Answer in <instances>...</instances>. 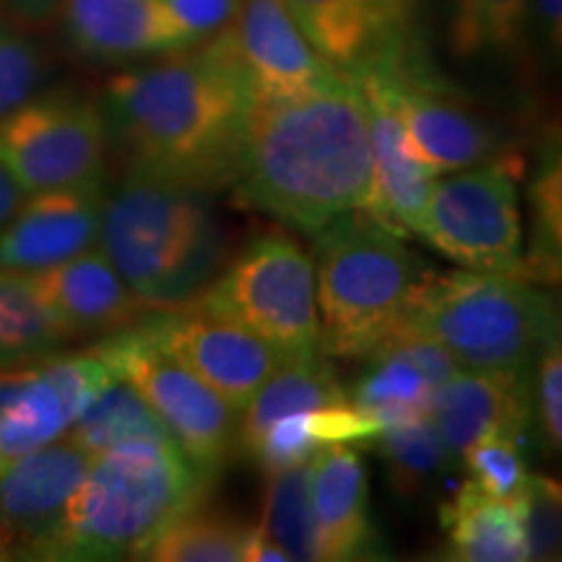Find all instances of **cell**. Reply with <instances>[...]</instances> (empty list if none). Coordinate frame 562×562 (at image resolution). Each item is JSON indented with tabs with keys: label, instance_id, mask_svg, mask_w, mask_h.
<instances>
[{
	"label": "cell",
	"instance_id": "cell-31",
	"mask_svg": "<svg viewBox=\"0 0 562 562\" xmlns=\"http://www.w3.org/2000/svg\"><path fill=\"white\" fill-rule=\"evenodd\" d=\"M368 442H375L389 463L393 487L406 497L427 487L451 459L430 414L383 425Z\"/></svg>",
	"mask_w": 562,
	"mask_h": 562
},
{
	"label": "cell",
	"instance_id": "cell-18",
	"mask_svg": "<svg viewBox=\"0 0 562 562\" xmlns=\"http://www.w3.org/2000/svg\"><path fill=\"white\" fill-rule=\"evenodd\" d=\"M110 375L94 349L45 357L34 381L0 414V472L34 448L63 438Z\"/></svg>",
	"mask_w": 562,
	"mask_h": 562
},
{
	"label": "cell",
	"instance_id": "cell-41",
	"mask_svg": "<svg viewBox=\"0 0 562 562\" xmlns=\"http://www.w3.org/2000/svg\"><path fill=\"white\" fill-rule=\"evenodd\" d=\"M24 191L19 188V182L11 178V172L0 165V232L5 229V224L13 220L16 209L24 201Z\"/></svg>",
	"mask_w": 562,
	"mask_h": 562
},
{
	"label": "cell",
	"instance_id": "cell-21",
	"mask_svg": "<svg viewBox=\"0 0 562 562\" xmlns=\"http://www.w3.org/2000/svg\"><path fill=\"white\" fill-rule=\"evenodd\" d=\"M531 372H484L461 368L432 393L430 417L448 453L463 456L487 432L524 442L531 419Z\"/></svg>",
	"mask_w": 562,
	"mask_h": 562
},
{
	"label": "cell",
	"instance_id": "cell-33",
	"mask_svg": "<svg viewBox=\"0 0 562 562\" xmlns=\"http://www.w3.org/2000/svg\"><path fill=\"white\" fill-rule=\"evenodd\" d=\"M521 446L524 442L508 432H487L474 440L461 459L467 461L474 482L484 492L501 497V501L516 503L529 480Z\"/></svg>",
	"mask_w": 562,
	"mask_h": 562
},
{
	"label": "cell",
	"instance_id": "cell-29",
	"mask_svg": "<svg viewBox=\"0 0 562 562\" xmlns=\"http://www.w3.org/2000/svg\"><path fill=\"white\" fill-rule=\"evenodd\" d=\"M70 336L55 323L16 271L0 269V362H37L58 355Z\"/></svg>",
	"mask_w": 562,
	"mask_h": 562
},
{
	"label": "cell",
	"instance_id": "cell-6",
	"mask_svg": "<svg viewBox=\"0 0 562 562\" xmlns=\"http://www.w3.org/2000/svg\"><path fill=\"white\" fill-rule=\"evenodd\" d=\"M398 331L438 341L461 368L531 372L544 341L560 334V323L550 294L526 279L463 269L448 277L430 273Z\"/></svg>",
	"mask_w": 562,
	"mask_h": 562
},
{
	"label": "cell",
	"instance_id": "cell-12",
	"mask_svg": "<svg viewBox=\"0 0 562 562\" xmlns=\"http://www.w3.org/2000/svg\"><path fill=\"white\" fill-rule=\"evenodd\" d=\"M360 94L368 117L372 149V195L364 214L396 235H419L435 175L414 157L393 81L383 63H372L347 74Z\"/></svg>",
	"mask_w": 562,
	"mask_h": 562
},
{
	"label": "cell",
	"instance_id": "cell-5",
	"mask_svg": "<svg viewBox=\"0 0 562 562\" xmlns=\"http://www.w3.org/2000/svg\"><path fill=\"white\" fill-rule=\"evenodd\" d=\"M315 237V307L321 351L360 360L404 326L430 271L364 211L326 224Z\"/></svg>",
	"mask_w": 562,
	"mask_h": 562
},
{
	"label": "cell",
	"instance_id": "cell-10",
	"mask_svg": "<svg viewBox=\"0 0 562 562\" xmlns=\"http://www.w3.org/2000/svg\"><path fill=\"white\" fill-rule=\"evenodd\" d=\"M108 149L102 104L76 91L34 94L0 121V165L24 193L102 180Z\"/></svg>",
	"mask_w": 562,
	"mask_h": 562
},
{
	"label": "cell",
	"instance_id": "cell-7",
	"mask_svg": "<svg viewBox=\"0 0 562 562\" xmlns=\"http://www.w3.org/2000/svg\"><path fill=\"white\" fill-rule=\"evenodd\" d=\"M188 305L248 328L277 351L281 362L321 355L315 269L290 237L252 240Z\"/></svg>",
	"mask_w": 562,
	"mask_h": 562
},
{
	"label": "cell",
	"instance_id": "cell-37",
	"mask_svg": "<svg viewBox=\"0 0 562 562\" xmlns=\"http://www.w3.org/2000/svg\"><path fill=\"white\" fill-rule=\"evenodd\" d=\"M537 406L539 422H542V435L547 448L560 451L562 446V347L560 334L544 341L537 357Z\"/></svg>",
	"mask_w": 562,
	"mask_h": 562
},
{
	"label": "cell",
	"instance_id": "cell-35",
	"mask_svg": "<svg viewBox=\"0 0 562 562\" xmlns=\"http://www.w3.org/2000/svg\"><path fill=\"white\" fill-rule=\"evenodd\" d=\"M529 560H552L560 552V484L542 474H529L516 501Z\"/></svg>",
	"mask_w": 562,
	"mask_h": 562
},
{
	"label": "cell",
	"instance_id": "cell-17",
	"mask_svg": "<svg viewBox=\"0 0 562 562\" xmlns=\"http://www.w3.org/2000/svg\"><path fill=\"white\" fill-rule=\"evenodd\" d=\"M311 45L339 74L414 47L419 0H284Z\"/></svg>",
	"mask_w": 562,
	"mask_h": 562
},
{
	"label": "cell",
	"instance_id": "cell-2",
	"mask_svg": "<svg viewBox=\"0 0 562 562\" xmlns=\"http://www.w3.org/2000/svg\"><path fill=\"white\" fill-rule=\"evenodd\" d=\"M235 195L286 227L318 232L372 195L368 117L347 76L331 87L258 102Z\"/></svg>",
	"mask_w": 562,
	"mask_h": 562
},
{
	"label": "cell",
	"instance_id": "cell-34",
	"mask_svg": "<svg viewBox=\"0 0 562 562\" xmlns=\"http://www.w3.org/2000/svg\"><path fill=\"white\" fill-rule=\"evenodd\" d=\"M45 70L37 42L0 21V121L37 94Z\"/></svg>",
	"mask_w": 562,
	"mask_h": 562
},
{
	"label": "cell",
	"instance_id": "cell-39",
	"mask_svg": "<svg viewBox=\"0 0 562 562\" xmlns=\"http://www.w3.org/2000/svg\"><path fill=\"white\" fill-rule=\"evenodd\" d=\"M40 362H0V414L16 402L37 375Z\"/></svg>",
	"mask_w": 562,
	"mask_h": 562
},
{
	"label": "cell",
	"instance_id": "cell-38",
	"mask_svg": "<svg viewBox=\"0 0 562 562\" xmlns=\"http://www.w3.org/2000/svg\"><path fill=\"white\" fill-rule=\"evenodd\" d=\"M531 26L542 37L547 53L560 55L562 47V0H531Z\"/></svg>",
	"mask_w": 562,
	"mask_h": 562
},
{
	"label": "cell",
	"instance_id": "cell-32",
	"mask_svg": "<svg viewBox=\"0 0 562 562\" xmlns=\"http://www.w3.org/2000/svg\"><path fill=\"white\" fill-rule=\"evenodd\" d=\"M560 151L558 140L547 144L531 186V252L524 256L526 281L560 279L562 248V191H560Z\"/></svg>",
	"mask_w": 562,
	"mask_h": 562
},
{
	"label": "cell",
	"instance_id": "cell-16",
	"mask_svg": "<svg viewBox=\"0 0 562 562\" xmlns=\"http://www.w3.org/2000/svg\"><path fill=\"white\" fill-rule=\"evenodd\" d=\"M94 456L58 438L0 472V560H26L53 529Z\"/></svg>",
	"mask_w": 562,
	"mask_h": 562
},
{
	"label": "cell",
	"instance_id": "cell-40",
	"mask_svg": "<svg viewBox=\"0 0 562 562\" xmlns=\"http://www.w3.org/2000/svg\"><path fill=\"white\" fill-rule=\"evenodd\" d=\"M245 562H290L286 552L273 542V539L266 533L261 526H250L248 539H245Z\"/></svg>",
	"mask_w": 562,
	"mask_h": 562
},
{
	"label": "cell",
	"instance_id": "cell-27",
	"mask_svg": "<svg viewBox=\"0 0 562 562\" xmlns=\"http://www.w3.org/2000/svg\"><path fill=\"white\" fill-rule=\"evenodd\" d=\"M531 26V0H448V45L461 60L510 58Z\"/></svg>",
	"mask_w": 562,
	"mask_h": 562
},
{
	"label": "cell",
	"instance_id": "cell-4",
	"mask_svg": "<svg viewBox=\"0 0 562 562\" xmlns=\"http://www.w3.org/2000/svg\"><path fill=\"white\" fill-rule=\"evenodd\" d=\"M97 245L146 311L188 305L224 263L209 193L138 172L104 195Z\"/></svg>",
	"mask_w": 562,
	"mask_h": 562
},
{
	"label": "cell",
	"instance_id": "cell-28",
	"mask_svg": "<svg viewBox=\"0 0 562 562\" xmlns=\"http://www.w3.org/2000/svg\"><path fill=\"white\" fill-rule=\"evenodd\" d=\"M250 526L199 508L165 526L133 560L151 562H237L245 554Z\"/></svg>",
	"mask_w": 562,
	"mask_h": 562
},
{
	"label": "cell",
	"instance_id": "cell-1",
	"mask_svg": "<svg viewBox=\"0 0 562 562\" xmlns=\"http://www.w3.org/2000/svg\"><path fill=\"white\" fill-rule=\"evenodd\" d=\"M100 104L110 144L128 172L203 193L224 191L240 178L256 97L232 26L112 76Z\"/></svg>",
	"mask_w": 562,
	"mask_h": 562
},
{
	"label": "cell",
	"instance_id": "cell-11",
	"mask_svg": "<svg viewBox=\"0 0 562 562\" xmlns=\"http://www.w3.org/2000/svg\"><path fill=\"white\" fill-rule=\"evenodd\" d=\"M136 326L240 414L281 364L277 351L248 328L193 305L146 313Z\"/></svg>",
	"mask_w": 562,
	"mask_h": 562
},
{
	"label": "cell",
	"instance_id": "cell-15",
	"mask_svg": "<svg viewBox=\"0 0 562 562\" xmlns=\"http://www.w3.org/2000/svg\"><path fill=\"white\" fill-rule=\"evenodd\" d=\"M104 195L108 178L26 193L0 232V269L37 271L94 248Z\"/></svg>",
	"mask_w": 562,
	"mask_h": 562
},
{
	"label": "cell",
	"instance_id": "cell-22",
	"mask_svg": "<svg viewBox=\"0 0 562 562\" xmlns=\"http://www.w3.org/2000/svg\"><path fill=\"white\" fill-rule=\"evenodd\" d=\"M63 34L83 60L117 66L182 50L161 0H60Z\"/></svg>",
	"mask_w": 562,
	"mask_h": 562
},
{
	"label": "cell",
	"instance_id": "cell-3",
	"mask_svg": "<svg viewBox=\"0 0 562 562\" xmlns=\"http://www.w3.org/2000/svg\"><path fill=\"white\" fill-rule=\"evenodd\" d=\"M214 476L175 442L138 440L97 453L60 518L26 560L108 562L136 558L157 533L209 497Z\"/></svg>",
	"mask_w": 562,
	"mask_h": 562
},
{
	"label": "cell",
	"instance_id": "cell-25",
	"mask_svg": "<svg viewBox=\"0 0 562 562\" xmlns=\"http://www.w3.org/2000/svg\"><path fill=\"white\" fill-rule=\"evenodd\" d=\"M63 438H68L89 456L138 440L175 442L151 406L144 402V396L117 375L108 378V383L83 406Z\"/></svg>",
	"mask_w": 562,
	"mask_h": 562
},
{
	"label": "cell",
	"instance_id": "cell-36",
	"mask_svg": "<svg viewBox=\"0 0 562 562\" xmlns=\"http://www.w3.org/2000/svg\"><path fill=\"white\" fill-rule=\"evenodd\" d=\"M240 3L243 0H161V11L182 50H188L227 30L240 11Z\"/></svg>",
	"mask_w": 562,
	"mask_h": 562
},
{
	"label": "cell",
	"instance_id": "cell-42",
	"mask_svg": "<svg viewBox=\"0 0 562 562\" xmlns=\"http://www.w3.org/2000/svg\"><path fill=\"white\" fill-rule=\"evenodd\" d=\"M0 5L24 21H45L60 9V0H0Z\"/></svg>",
	"mask_w": 562,
	"mask_h": 562
},
{
	"label": "cell",
	"instance_id": "cell-9",
	"mask_svg": "<svg viewBox=\"0 0 562 562\" xmlns=\"http://www.w3.org/2000/svg\"><path fill=\"white\" fill-rule=\"evenodd\" d=\"M419 237L469 271L526 279L516 175L482 161L435 180Z\"/></svg>",
	"mask_w": 562,
	"mask_h": 562
},
{
	"label": "cell",
	"instance_id": "cell-13",
	"mask_svg": "<svg viewBox=\"0 0 562 562\" xmlns=\"http://www.w3.org/2000/svg\"><path fill=\"white\" fill-rule=\"evenodd\" d=\"M381 63L391 74L393 97L414 157L435 178L482 165L497 151V131L480 115L461 108L440 83L427 79L417 47Z\"/></svg>",
	"mask_w": 562,
	"mask_h": 562
},
{
	"label": "cell",
	"instance_id": "cell-8",
	"mask_svg": "<svg viewBox=\"0 0 562 562\" xmlns=\"http://www.w3.org/2000/svg\"><path fill=\"white\" fill-rule=\"evenodd\" d=\"M112 375L128 381L201 472L214 476L240 448V412L186 364L157 347L138 326L108 334L97 347Z\"/></svg>",
	"mask_w": 562,
	"mask_h": 562
},
{
	"label": "cell",
	"instance_id": "cell-19",
	"mask_svg": "<svg viewBox=\"0 0 562 562\" xmlns=\"http://www.w3.org/2000/svg\"><path fill=\"white\" fill-rule=\"evenodd\" d=\"M19 277L70 339L123 331L149 313L108 256L94 248L47 269L21 271Z\"/></svg>",
	"mask_w": 562,
	"mask_h": 562
},
{
	"label": "cell",
	"instance_id": "cell-26",
	"mask_svg": "<svg viewBox=\"0 0 562 562\" xmlns=\"http://www.w3.org/2000/svg\"><path fill=\"white\" fill-rule=\"evenodd\" d=\"M368 357V370L349 393L351 406L368 414L381 427L430 414L432 383L422 375V370L398 344L383 341Z\"/></svg>",
	"mask_w": 562,
	"mask_h": 562
},
{
	"label": "cell",
	"instance_id": "cell-23",
	"mask_svg": "<svg viewBox=\"0 0 562 562\" xmlns=\"http://www.w3.org/2000/svg\"><path fill=\"white\" fill-rule=\"evenodd\" d=\"M440 524L448 537V558L461 562H524L529 560L521 516L516 503L467 482L442 505Z\"/></svg>",
	"mask_w": 562,
	"mask_h": 562
},
{
	"label": "cell",
	"instance_id": "cell-30",
	"mask_svg": "<svg viewBox=\"0 0 562 562\" xmlns=\"http://www.w3.org/2000/svg\"><path fill=\"white\" fill-rule=\"evenodd\" d=\"M261 529L290 560H318L311 503V461L269 474Z\"/></svg>",
	"mask_w": 562,
	"mask_h": 562
},
{
	"label": "cell",
	"instance_id": "cell-20",
	"mask_svg": "<svg viewBox=\"0 0 562 562\" xmlns=\"http://www.w3.org/2000/svg\"><path fill=\"white\" fill-rule=\"evenodd\" d=\"M311 503L318 560L381 558V533L368 510V474L351 442H331L313 456Z\"/></svg>",
	"mask_w": 562,
	"mask_h": 562
},
{
	"label": "cell",
	"instance_id": "cell-14",
	"mask_svg": "<svg viewBox=\"0 0 562 562\" xmlns=\"http://www.w3.org/2000/svg\"><path fill=\"white\" fill-rule=\"evenodd\" d=\"M229 26L256 104L292 100L344 79L302 34L284 0H243Z\"/></svg>",
	"mask_w": 562,
	"mask_h": 562
},
{
	"label": "cell",
	"instance_id": "cell-24",
	"mask_svg": "<svg viewBox=\"0 0 562 562\" xmlns=\"http://www.w3.org/2000/svg\"><path fill=\"white\" fill-rule=\"evenodd\" d=\"M347 402L349 391L336 378L323 351L313 357H300V360H284L243 409L237 442L245 453H250L261 435L281 417Z\"/></svg>",
	"mask_w": 562,
	"mask_h": 562
}]
</instances>
